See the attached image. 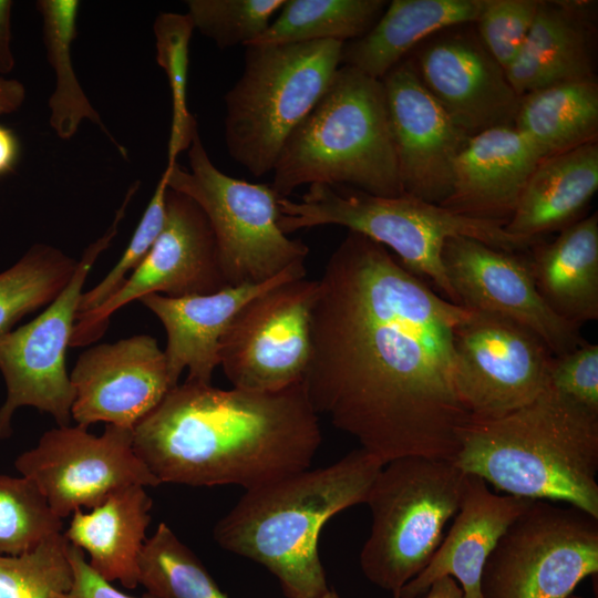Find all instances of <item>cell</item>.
Wrapping results in <instances>:
<instances>
[{
	"mask_svg": "<svg viewBox=\"0 0 598 598\" xmlns=\"http://www.w3.org/2000/svg\"><path fill=\"white\" fill-rule=\"evenodd\" d=\"M384 464L360 447L331 465L303 470L246 489L214 527L225 550L266 567L288 598H320L328 590L318 553L323 525L365 503Z\"/></svg>",
	"mask_w": 598,
	"mask_h": 598,
	"instance_id": "obj_3",
	"label": "cell"
},
{
	"mask_svg": "<svg viewBox=\"0 0 598 598\" xmlns=\"http://www.w3.org/2000/svg\"><path fill=\"white\" fill-rule=\"evenodd\" d=\"M152 506L145 487L131 485L87 513L76 509L63 535L71 545L87 553L89 565L102 578L134 589L140 585V557L147 539Z\"/></svg>",
	"mask_w": 598,
	"mask_h": 598,
	"instance_id": "obj_24",
	"label": "cell"
},
{
	"mask_svg": "<svg viewBox=\"0 0 598 598\" xmlns=\"http://www.w3.org/2000/svg\"><path fill=\"white\" fill-rule=\"evenodd\" d=\"M37 8L43 21L47 59L55 75V87L49 99V123L52 130L60 138L70 140L78 132L81 122L87 120L97 125L125 156L126 152L104 125L73 70L71 44L76 35L80 2L39 0Z\"/></svg>",
	"mask_w": 598,
	"mask_h": 598,
	"instance_id": "obj_29",
	"label": "cell"
},
{
	"mask_svg": "<svg viewBox=\"0 0 598 598\" xmlns=\"http://www.w3.org/2000/svg\"><path fill=\"white\" fill-rule=\"evenodd\" d=\"M14 465L62 519L127 486L161 484L135 453L133 429L112 424L100 436L80 425L47 431Z\"/></svg>",
	"mask_w": 598,
	"mask_h": 598,
	"instance_id": "obj_13",
	"label": "cell"
},
{
	"mask_svg": "<svg viewBox=\"0 0 598 598\" xmlns=\"http://www.w3.org/2000/svg\"><path fill=\"white\" fill-rule=\"evenodd\" d=\"M19 156V143L13 132L0 125V176L13 171Z\"/></svg>",
	"mask_w": 598,
	"mask_h": 598,
	"instance_id": "obj_43",
	"label": "cell"
},
{
	"mask_svg": "<svg viewBox=\"0 0 598 598\" xmlns=\"http://www.w3.org/2000/svg\"><path fill=\"white\" fill-rule=\"evenodd\" d=\"M245 65L225 94L229 156L255 177L274 171L292 131L309 114L341 65L334 40L245 47Z\"/></svg>",
	"mask_w": 598,
	"mask_h": 598,
	"instance_id": "obj_7",
	"label": "cell"
},
{
	"mask_svg": "<svg viewBox=\"0 0 598 598\" xmlns=\"http://www.w3.org/2000/svg\"><path fill=\"white\" fill-rule=\"evenodd\" d=\"M167 182L168 171L165 168L128 246L103 280L82 293L78 316L89 313L103 305L144 261L164 227Z\"/></svg>",
	"mask_w": 598,
	"mask_h": 598,
	"instance_id": "obj_37",
	"label": "cell"
},
{
	"mask_svg": "<svg viewBox=\"0 0 598 598\" xmlns=\"http://www.w3.org/2000/svg\"><path fill=\"white\" fill-rule=\"evenodd\" d=\"M285 0H188L194 29L224 50L252 44L269 27Z\"/></svg>",
	"mask_w": 598,
	"mask_h": 598,
	"instance_id": "obj_36",
	"label": "cell"
},
{
	"mask_svg": "<svg viewBox=\"0 0 598 598\" xmlns=\"http://www.w3.org/2000/svg\"><path fill=\"white\" fill-rule=\"evenodd\" d=\"M424 598H465L462 587L450 576L436 579Z\"/></svg>",
	"mask_w": 598,
	"mask_h": 598,
	"instance_id": "obj_44",
	"label": "cell"
},
{
	"mask_svg": "<svg viewBox=\"0 0 598 598\" xmlns=\"http://www.w3.org/2000/svg\"><path fill=\"white\" fill-rule=\"evenodd\" d=\"M272 173L270 187L280 198L313 184L403 195L382 81L341 64L287 138Z\"/></svg>",
	"mask_w": 598,
	"mask_h": 598,
	"instance_id": "obj_5",
	"label": "cell"
},
{
	"mask_svg": "<svg viewBox=\"0 0 598 598\" xmlns=\"http://www.w3.org/2000/svg\"><path fill=\"white\" fill-rule=\"evenodd\" d=\"M62 530V518L32 481L0 475V555H21Z\"/></svg>",
	"mask_w": 598,
	"mask_h": 598,
	"instance_id": "obj_34",
	"label": "cell"
},
{
	"mask_svg": "<svg viewBox=\"0 0 598 598\" xmlns=\"http://www.w3.org/2000/svg\"><path fill=\"white\" fill-rule=\"evenodd\" d=\"M321 443L302 382L275 392L187 382L133 429V446L159 483L250 489L307 470Z\"/></svg>",
	"mask_w": 598,
	"mask_h": 598,
	"instance_id": "obj_2",
	"label": "cell"
},
{
	"mask_svg": "<svg viewBox=\"0 0 598 598\" xmlns=\"http://www.w3.org/2000/svg\"><path fill=\"white\" fill-rule=\"evenodd\" d=\"M590 6L539 1L529 33L505 71L519 97L547 86L595 79Z\"/></svg>",
	"mask_w": 598,
	"mask_h": 598,
	"instance_id": "obj_23",
	"label": "cell"
},
{
	"mask_svg": "<svg viewBox=\"0 0 598 598\" xmlns=\"http://www.w3.org/2000/svg\"><path fill=\"white\" fill-rule=\"evenodd\" d=\"M68 546L59 533L21 555H0V598H65L73 581Z\"/></svg>",
	"mask_w": 598,
	"mask_h": 598,
	"instance_id": "obj_35",
	"label": "cell"
},
{
	"mask_svg": "<svg viewBox=\"0 0 598 598\" xmlns=\"http://www.w3.org/2000/svg\"><path fill=\"white\" fill-rule=\"evenodd\" d=\"M320 598H341L336 590L329 589L323 596Z\"/></svg>",
	"mask_w": 598,
	"mask_h": 598,
	"instance_id": "obj_45",
	"label": "cell"
},
{
	"mask_svg": "<svg viewBox=\"0 0 598 598\" xmlns=\"http://www.w3.org/2000/svg\"><path fill=\"white\" fill-rule=\"evenodd\" d=\"M453 463L506 494L563 502L598 518V413L548 383L496 419H470Z\"/></svg>",
	"mask_w": 598,
	"mask_h": 598,
	"instance_id": "obj_4",
	"label": "cell"
},
{
	"mask_svg": "<svg viewBox=\"0 0 598 598\" xmlns=\"http://www.w3.org/2000/svg\"><path fill=\"white\" fill-rule=\"evenodd\" d=\"M140 585L158 598H227L198 557L165 523L144 544Z\"/></svg>",
	"mask_w": 598,
	"mask_h": 598,
	"instance_id": "obj_32",
	"label": "cell"
},
{
	"mask_svg": "<svg viewBox=\"0 0 598 598\" xmlns=\"http://www.w3.org/2000/svg\"><path fill=\"white\" fill-rule=\"evenodd\" d=\"M528 258L536 288L549 308L580 327L598 319V216L580 218Z\"/></svg>",
	"mask_w": 598,
	"mask_h": 598,
	"instance_id": "obj_27",
	"label": "cell"
},
{
	"mask_svg": "<svg viewBox=\"0 0 598 598\" xmlns=\"http://www.w3.org/2000/svg\"><path fill=\"white\" fill-rule=\"evenodd\" d=\"M187 152L189 169L177 162L167 163V184L196 202L208 218L227 286L261 283L296 262H305L309 248L280 229V197L270 185L219 171L198 133Z\"/></svg>",
	"mask_w": 598,
	"mask_h": 598,
	"instance_id": "obj_9",
	"label": "cell"
},
{
	"mask_svg": "<svg viewBox=\"0 0 598 598\" xmlns=\"http://www.w3.org/2000/svg\"><path fill=\"white\" fill-rule=\"evenodd\" d=\"M534 499L506 529L481 576L482 598H567L598 573V518Z\"/></svg>",
	"mask_w": 598,
	"mask_h": 598,
	"instance_id": "obj_10",
	"label": "cell"
},
{
	"mask_svg": "<svg viewBox=\"0 0 598 598\" xmlns=\"http://www.w3.org/2000/svg\"><path fill=\"white\" fill-rule=\"evenodd\" d=\"M456 391L472 419L504 416L535 400L554 357L526 327L473 310L455 330Z\"/></svg>",
	"mask_w": 598,
	"mask_h": 598,
	"instance_id": "obj_14",
	"label": "cell"
},
{
	"mask_svg": "<svg viewBox=\"0 0 598 598\" xmlns=\"http://www.w3.org/2000/svg\"><path fill=\"white\" fill-rule=\"evenodd\" d=\"M534 499L497 495L477 475L465 473L454 523L426 567L400 591L399 598H420L439 578L460 582L465 598H482L483 567L509 525Z\"/></svg>",
	"mask_w": 598,
	"mask_h": 598,
	"instance_id": "obj_21",
	"label": "cell"
},
{
	"mask_svg": "<svg viewBox=\"0 0 598 598\" xmlns=\"http://www.w3.org/2000/svg\"><path fill=\"white\" fill-rule=\"evenodd\" d=\"M403 194L433 204L450 195L454 161L468 140L403 59L381 80Z\"/></svg>",
	"mask_w": 598,
	"mask_h": 598,
	"instance_id": "obj_17",
	"label": "cell"
},
{
	"mask_svg": "<svg viewBox=\"0 0 598 598\" xmlns=\"http://www.w3.org/2000/svg\"><path fill=\"white\" fill-rule=\"evenodd\" d=\"M78 261L60 249L33 245L0 274V334L25 315L50 305L72 278Z\"/></svg>",
	"mask_w": 598,
	"mask_h": 598,
	"instance_id": "obj_31",
	"label": "cell"
},
{
	"mask_svg": "<svg viewBox=\"0 0 598 598\" xmlns=\"http://www.w3.org/2000/svg\"><path fill=\"white\" fill-rule=\"evenodd\" d=\"M542 159L514 125L470 136L454 161L451 193L440 205L474 218L507 221Z\"/></svg>",
	"mask_w": 598,
	"mask_h": 598,
	"instance_id": "obj_22",
	"label": "cell"
},
{
	"mask_svg": "<svg viewBox=\"0 0 598 598\" xmlns=\"http://www.w3.org/2000/svg\"><path fill=\"white\" fill-rule=\"evenodd\" d=\"M514 127L542 158L597 142V82H566L520 96Z\"/></svg>",
	"mask_w": 598,
	"mask_h": 598,
	"instance_id": "obj_28",
	"label": "cell"
},
{
	"mask_svg": "<svg viewBox=\"0 0 598 598\" xmlns=\"http://www.w3.org/2000/svg\"><path fill=\"white\" fill-rule=\"evenodd\" d=\"M484 0H393L363 37L343 43L341 64L383 76L416 44L454 27L474 23Z\"/></svg>",
	"mask_w": 598,
	"mask_h": 598,
	"instance_id": "obj_26",
	"label": "cell"
},
{
	"mask_svg": "<svg viewBox=\"0 0 598 598\" xmlns=\"http://www.w3.org/2000/svg\"><path fill=\"white\" fill-rule=\"evenodd\" d=\"M13 2L0 0V75L9 74L14 65L11 49V8Z\"/></svg>",
	"mask_w": 598,
	"mask_h": 598,
	"instance_id": "obj_41",
	"label": "cell"
},
{
	"mask_svg": "<svg viewBox=\"0 0 598 598\" xmlns=\"http://www.w3.org/2000/svg\"><path fill=\"white\" fill-rule=\"evenodd\" d=\"M539 0H484L477 35L506 71L518 55L534 22Z\"/></svg>",
	"mask_w": 598,
	"mask_h": 598,
	"instance_id": "obj_38",
	"label": "cell"
},
{
	"mask_svg": "<svg viewBox=\"0 0 598 598\" xmlns=\"http://www.w3.org/2000/svg\"><path fill=\"white\" fill-rule=\"evenodd\" d=\"M194 31L187 13L164 12L154 22L156 61L164 70L172 95V125L167 147V163H175L178 154L188 150L197 124L187 106V74L189 42Z\"/></svg>",
	"mask_w": 598,
	"mask_h": 598,
	"instance_id": "obj_33",
	"label": "cell"
},
{
	"mask_svg": "<svg viewBox=\"0 0 598 598\" xmlns=\"http://www.w3.org/2000/svg\"><path fill=\"white\" fill-rule=\"evenodd\" d=\"M567 598H584V597L577 596V595H575V594H571V595H569ZM596 598H597V597H596Z\"/></svg>",
	"mask_w": 598,
	"mask_h": 598,
	"instance_id": "obj_46",
	"label": "cell"
},
{
	"mask_svg": "<svg viewBox=\"0 0 598 598\" xmlns=\"http://www.w3.org/2000/svg\"><path fill=\"white\" fill-rule=\"evenodd\" d=\"M279 227L286 234L337 225L389 247L412 274L430 279L447 300L458 305L442 262L451 237H468L491 247L523 252L540 238L505 230L506 220L474 218L411 195L375 196L343 185L313 184L299 200L280 198Z\"/></svg>",
	"mask_w": 598,
	"mask_h": 598,
	"instance_id": "obj_6",
	"label": "cell"
},
{
	"mask_svg": "<svg viewBox=\"0 0 598 598\" xmlns=\"http://www.w3.org/2000/svg\"><path fill=\"white\" fill-rule=\"evenodd\" d=\"M24 99L25 89L21 82L0 75V115L16 112Z\"/></svg>",
	"mask_w": 598,
	"mask_h": 598,
	"instance_id": "obj_42",
	"label": "cell"
},
{
	"mask_svg": "<svg viewBox=\"0 0 598 598\" xmlns=\"http://www.w3.org/2000/svg\"><path fill=\"white\" fill-rule=\"evenodd\" d=\"M548 384L579 405L598 413V346L584 341L566 353L554 355Z\"/></svg>",
	"mask_w": 598,
	"mask_h": 598,
	"instance_id": "obj_39",
	"label": "cell"
},
{
	"mask_svg": "<svg viewBox=\"0 0 598 598\" xmlns=\"http://www.w3.org/2000/svg\"><path fill=\"white\" fill-rule=\"evenodd\" d=\"M598 189V144L543 158L529 176L505 230L540 238L577 221Z\"/></svg>",
	"mask_w": 598,
	"mask_h": 598,
	"instance_id": "obj_25",
	"label": "cell"
},
{
	"mask_svg": "<svg viewBox=\"0 0 598 598\" xmlns=\"http://www.w3.org/2000/svg\"><path fill=\"white\" fill-rule=\"evenodd\" d=\"M225 287L228 286L208 218L190 197L168 187L164 227L148 255L103 305L76 316L70 346L97 340L116 310L146 295L182 298L209 295Z\"/></svg>",
	"mask_w": 598,
	"mask_h": 598,
	"instance_id": "obj_15",
	"label": "cell"
},
{
	"mask_svg": "<svg viewBox=\"0 0 598 598\" xmlns=\"http://www.w3.org/2000/svg\"><path fill=\"white\" fill-rule=\"evenodd\" d=\"M454 28L429 38L411 58L420 80L468 136L514 125L520 97L505 70L477 33Z\"/></svg>",
	"mask_w": 598,
	"mask_h": 598,
	"instance_id": "obj_19",
	"label": "cell"
},
{
	"mask_svg": "<svg viewBox=\"0 0 598 598\" xmlns=\"http://www.w3.org/2000/svg\"><path fill=\"white\" fill-rule=\"evenodd\" d=\"M305 262H296L261 283L228 286L209 295L171 298L150 293L140 301L162 322L167 346L164 351L174 386L184 369L187 382L212 384L219 365L220 340L239 310L252 298L280 283L305 278Z\"/></svg>",
	"mask_w": 598,
	"mask_h": 598,
	"instance_id": "obj_20",
	"label": "cell"
},
{
	"mask_svg": "<svg viewBox=\"0 0 598 598\" xmlns=\"http://www.w3.org/2000/svg\"><path fill=\"white\" fill-rule=\"evenodd\" d=\"M465 473L452 461L405 456L384 464L367 497L372 523L363 575L399 598L430 563L458 509Z\"/></svg>",
	"mask_w": 598,
	"mask_h": 598,
	"instance_id": "obj_8",
	"label": "cell"
},
{
	"mask_svg": "<svg viewBox=\"0 0 598 598\" xmlns=\"http://www.w3.org/2000/svg\"><path fill=\"white\" fill-rule=\"evenodd\" d=\"M317 290L318 280L287 281L239 310L219 344V365L233 388L275 392L302 382Z\"/></svg>",
	"mask_w": 598,
	"mask_h": 598,
	"instance_id": "obj_12",
	"label": "cell"
},
{
	"mask_svg": "<svg viewBox=\"0 0 598 598\" xmlns=\"http://www.w3.org/2000/svg\"><path fill=\"white\" fill-rule=\"evenodd\" d=\"M386 6L383 0H285L252 44L353 41L371 30Z\"/></svg>",
	"mask_w": 598,
	"mask_h": 598,
	"instance_id": "obj_30",
	"label": "cell"
},
{
	"mask_svg": "<svg viewBox=\"0 0 598 598\" xmlns=\"http://www.w3.org/2000/svg\"><path fill=\"white\" fill-rule=\"evenodd\" d=\"M453 303L388 249L348 231L318 279L302 384L318 415L383 464L452 461L471 419L456 391Z\"/></svg>",
	"mask_w": 598,
	"mask_h": 598,
	"instance_id": "obj_1",
	"label": "cell"
},
{
	"mask_svg": "<svg viewBox=\"0 0 598 598\" xmlns=\"http://www.w3.org/2000/svg\"><path fill=\"white\" fill-rule=\"evenodd\" d=\"M78 425L105 422L127 429L153 411L175 388L156 339L137 334L84 351L71 374Z\"/></svg>",
	"mask_w": 598,
	"mask_h": 598,
	"instance_id": "obj_18",
	"label": "cell"
},
{
	"mask_svg": "<svg viewBox=\"0 0 598 598\" xmlns=\"http://www.w3.org/2000/svg\"><path fill=\"white\" fill-rule=\"evenodd\" d=\"M136 189L130 187L112 225L92 243L59 296L32 321L0 334V371L7 399L0 409V439L11 435V419L20 406H33L69 426L75 398L65 367L86 277L97 257L111 245Z\"/></svg>",
	"mask_w": 598,
	"mask_h": 598,
	"instance_id": "obj_11",
	"label": "cell"
},
{
	"mask_svg": "<svg viewBox=\"0 0 598 598\" xmlns=\"http://www.w3.org/2000/svg\"><path fill=\"white\" fill-rule=\"evenodd\" d=\"M468 238L451 237L442 262L460 306L511 319L534 332L553 355L585 340L579 327L557 316L539 295L528 258Z\"/></svg>",
	"mask_w": 598,
	"mask_h": 598,
	"instance_id": "obj_16",
	"label": "cell"
},
{
	"mask_svg": "<svg viewBox=\"0 0 598 598\" xmlns=\"http://www.w3.org/2000/svg\"><path fill=\"white\" fill-rule=\"evenodd\" d=\"M68 556L72 567L73 581L65 598H158L150 592L142 597H133L117 590L110 581L95 573L84 558V553L70 543Z\"/></svg>",
	"mask_w": 598,
	"mask_h": 598,
	"instance_id": "obj_40",
	"label": "cell"
}]
</instances>
